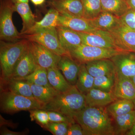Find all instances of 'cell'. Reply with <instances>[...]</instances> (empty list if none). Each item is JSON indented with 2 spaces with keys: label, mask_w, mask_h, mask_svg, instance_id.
I'll return each mask as SVG.
<instances>
[{
  "label": "cell",
  "mask_w": 135,
  "mask_h": 135,
  "mask_svg": "<svg viewBox=\"0 0 135 135\" xmlns=\"http://www.w3.org/2000/svg\"><path fill=\"white\" fill-rule=\"evenodd\" d=\"M38 66L29 44L28 47L18 61L12 74L9 78L23 79L33 72Z\"/></svg>",
  "instance_id": "cell-12"
},
{
  "label": "cell",
  "mask_w": 135,
  "mask_h": 135,
  "mask_svg": "<svg viewBox=\"0 0 135 135\" xmlns=\"http://www.w3.org/2000/svg\"><path fill=\"white\" fill-rule=\"evenodd\" d=\"M29 47L38 66L46 69L57 67L61 56L35 42L29 41Z\"/></svg>",
  "instance_id": "cell-8"
},
{
  "label": "cell",
  "mask_w": 135,
  "mask_h": 135,
  "mask_svg": "<svg viewBox=\"0 0 135 135\" xmlns=\"http://www.w3.org/2000/svg\"><path fill=\"white\" fill-rule=\"evenodd\" d=\"M11 1L14 3H29V0H10Z\"/></svg>",
  "instance_id": "cell-43"
},
{
  "label": "cell",
  "mask_w": 135,
  "mask_h": 135,
  "mask_svg": "<svg viewBox=\"0 0 135 135\" xmlns=\"http://www.w3.org/2000/svg\"><path fill=\"white\" fill-rule=\"evenodd\" d=\"M125 1H126V0H125Z\"/></svg>",
  "instance_id": "cell-45"
},
{
  "label": "cell",
  "mask_w": 135,
  "mask_h": 135,
  "mask_svg": "<svg viewBox=\"0 0 135 135\" xmlns=\"http://www.w3.org/2000/svg\"><path fill=\"white\" fill-rule=\"evenodd\" d=\"M27 133V131L22 132H15L11 131L7 128L4 127L1 130V135H24Z\"/></svg>",
  "instance_id": "cell-38"
},
{
  "label": "cell",
  "mask_w": 135,
  "mask_h": 135,
  "mask_svg": "<svg viewBox=\"0 0 135 135\" xmlns=\"http://www.w3.org/2000/svg\"><path fill=\"white\" fill-rule=\"evenodd\" d=\"M102 11L112 13L119 18L130 9L125 0H101Z\"/></svg>",
  "instance_id": "cell-28"
},
{
  "label": "cell",
  "mask_w": 135,
  "mask_h": 135,
  "mask_svg": "<svg viewBox=\"0 0 135 135\" xmlns=\"http://www.w3.org/2000/svg\"><path fill=\"white\" fill-rule=\"evenodd\" d=\"M131 79L132 80V81L134 83V85L135 86V75L134 76H133V77L131 78Z\"/></svg>",
  "instance_id": "cell-44"
},
{
  "label": "cell",
  "mask_w": 135,
  "mask_h": 135,
  "mask_svg": "<svg viewBox=\"0 0 135 135\" xmlns=\"http://www.w3.org/2000/svg\"><path fill=\"white\" fill-rule=\"evenodd\" d=\"M87 70L94 77L116 74L115 66L110 59H104L85 63Z\"/></svg>",
  "instance_id": "cell-19"
},
{
  "label": "cell",
  "mask_w": 135,
  "mask_h": 135,
  "mask_svg": "<svg viewBox=\"0 0 135 135\" xmlns=\"http://www.w3.org/2000/svg\"><path fill=\"white\" fill-rule=\"evenodd\" d=\"M83 8V18L94 19L102 12L101 0H81Z\"/></svg>",
  "instance_id": "cell-30"
},
{
  "label": "cell",
  "mask_w": 135,
  "mask_h": 135,
  "mask_svg": "<svg viewBox=\"0 0 135 135\" xmlns=\"http://www.w3.org/2000/svg\"><path fill=\"white\" fill-rule=\"evenodd\" d=\"M15 12L18 13L22 20L23 27L20 33L24 34L33 26L35 23V17L31 9L29 3H19L14 4Z\"/></svg>",
  "instance_id": "cell-23"
},
{
  "label": "cell",
  "mask_w": 135,
  "mask_h": 135,
  "mask_svg": "<svg viewBox=\"0 0 135 135\" xmlns=\"http://www.w3.org/2000/svg\"><path fill=\"white\" fill-rule=\"evenodd\" d=\"M47 3L60 15L83 18L81 0H48Z\"/></svg>",
  "instance_id": "cell-13"
},
{
  "label": "cell",
  "mask_w": 135,
  "mask_h": 135,
  "mask_svg": "<svg viewBox=\"0 0 135 135\" xmlns=\"http://www.w3.org/2000/svg\"><path fill=\"white\" fill-rule=\"evenodd\" d=\"M1 91H9L25 97L34 98L30 83L24 79H1Z\"/></svg>",
  "instance_id": "cell-15"
},
{
  "label": "cell",
  "mask_w": 135,
  "mask_h": 135,
  "mask_svg": "<svg viewBox=\"0 0 135 135\" xmlns=\"http://www.w3.org/2000/svg\"><path fill=\"white\" fill-rule=\"evenodd\" d=\"M86 106L85 95L74 85L65 92L59 93L42 109L58 112L74 119L75 114Z\"/></svg>",
  "instance_id": "cell-2"
},
{
  "label": "cell",
  "mask_w": 135,
  "mask_h": 135,
  "mask_svg": "<svg viewBox=\"0 0 135 135\" xmlns=\"http://www.w3.org/2000/svg\"><path fill=\"white\" fill-rule=\"evenodd\" d=\"M115 77L116 74L94 77V88L104 92H112L115 83Z\"/></svg>",
  "instance_id": "cell-32"
},
{
  "label": "cell",
  "mask_w": 135,
  "mask_h": 135,
  "mask_svg": "<svg viewBox=\"0 0 135 135\" xmlns=\"http://www.w3.org/2000/svg\"><path fill=\"white\" fill-rule=\"evenodd\" d=\"M1 79L9 78L15 66L29 46V41L22 39L15 42L1 41L0 43Z\"/></svg>",
  "instance_id": "cell-3"
},
{
  "label": "cell",
  "mask_w": 135,
  "mask_h": 135,
  "mask_svg": "<svg viewBox=\"0 0 135 135\" xmlns=\"http://www.w3.org/2000/svg\"><path fill=\"white\" fill-rule=\"evenodd\" d=\"M88 20L94 28L109 32L121 23L119 18L106 11H102L97 17Z\"/></svg>",
  "instance_id": "cell-21"
},
{
  "label": "cell",
  "mask_w": 135,
  "mask_h": 135,
  "mask_svg": "<svg viewBox=\"0 0 135 135\" xmlns=\"http://www.w3.org/2000/svg\"><path fill=\"white\" fill-rule=\"evenodd\" d=\"M94 77L88 71L85 64H81L75 86L80 92L86 94L94 88Z\"/></svg>",
  "instance_id": "cell-29"
},
{
  "label": "cell",
  "mask_w": 135,
  "mask_h": 135,
  "mask_svg": "<svg viewBox=\"0 0 135 135\" xmlns=\"http://www.w3.org/2000/svg\"><path fill=\"white\" fill-rule=\"evenodd\" d=\"M30 1L34 5L36 6H41L43 5L46 2V0H30Z\"/></svg>",
  "instance_id": "cell-40"
},
{
  "label": "cell",
  "mask_w": 135,
  "mask_h": 135,
  "mask_svg": "<svg viewBox=\"0 0 135 135\" xmlns=\"http://www.w3.org/2000/svg\"><path fill=\"white\" fill-rule=\"evenodd\" d=\"M112 92L117 99H135V86L131 78L116 73Z\"/></svg>",
  "instance_id": "cell-14"
},
{
  "label": "cell",
  "mask_w": 135,
  "mask_h": 135,
  "mask_svg": "<svg viewBox=\"0 0 135 135\" xmlns=\"http://www.w3.org/2000/svg\"><path fill=\"white\" fill-rule=\"evenodd\" d=\"M122 52L118 49L103 48L82 44L69 52L70 55L80 64L93 60L110 59Z\"/></svg>",
  "instance_id": "cell-6"
},
{
  "label": "cell",
  "mask_w": 135,
  "mask_h": 135,
  "mask_svg": "<svg viewBox=\"0 0 135 135\" xmlns=\"http://www.w3.org/2000/svg\"><path fill=\"white\" fill-rule=\"evenodd\" d=\"M133 101L134 104V110H135V99L133 100ZM126 135H135V123L133 128L126 134Z\"/></svg>",
  "instance_id": "cell-42"
},
{
  "label": "cell",
  "mask_w": 135,
  "mask_h": 135,
  "mask_svg": "<svg viewBox=\"0 0 135 135\" xmlns=\"http://www.w3.org/2000/svg\"><path fill=\"white\" fill-rule=\"evenodd\" d=\"M81 64L74 60L70 55L62 56L57 67L70 84L75 85Z\"/></svg>",
  "instance_id": "cell-17"
},
{
  "label": "cell",
  "mask_w": 135,
  "mask_h": 135,
  "mask_svg": "<svg viewBox=\"0 0 135 135\" xmlns=\"http://www.w3.org/2000/svg\"><path fill=\"white\" fill-rule=\"evenodd\" d=\"M120 22L129 29L135 31V9H129L120 18Z\"/></svg>",
  "instance_id": "cell-36"
},
{
  "label": "cell",
  "mask_w": 135,
  "mask_h": 135,
  "mask_svg": "<svg viewBox=\"0 0 135 135\" xmlns=\"http://www.w3.org/2000/svg\"><path fill=\"white\" fill-rule=\"evenodd\" d=\"M0 120H1V126H7L8 127H11L12 128H16L17 127V124L12 122L9 120H7L3 118L1 115L0 116Z\"/></svg>",
  "instance_id": "cell-39"
},
{
  "label": "cell",
  "mask_w": 135,
  "mask_h": 135,
  "mask_svg": "<svg viewBox=\"0 0 135 135\" xmlns=\"http://www.w3.org/2000/svg\"><path fill=\"white\" fill-rule=\"evenodd\" d=\"M112 119L114 135L126 134L133 128L135 123V110Z\"/></svg>",
  "instance_id": "cell-24"
},
{
  "label": "cell",
  "mask_w": 135,
  "mask_h": 135,
  "mask_svg": "<svg viewBox=\"0 0 135 135\" xmlns=\"http://www.w3.org/2000/svg\"><path fill=\"white\" fill-rule=\"evenodd\" d=\"M30 83L45 86H51L48 79L47 70L38 66L30 75L23 78Z\"/></svg>",
  "instance_id": "cell-31"
},
{
  "label": "cell",
  "mask_w": 135,
  "mask_h": 135,
  "mask_svg": "<svg viewBox=\"0 0 135 135\" xmlns=\"http://www.w3.org/2000/svg\"><path fill=\"white\" fill-rule=\"evenodd\" d=\"M70 125L64 122H49L43 128L54 135H66Z\"/></svg>",
  "instance_id": "cell-33"
},
{
  "label": "cell",
  "mask_w": 135,
  "mask_h": 135,
  "mask_svg": "<svg viewBox=\"0 0 135 135\" xmlns=\"http://www.w3.org/2000/svg\"><path fill=\"white\" fill-rule=\"evenodd\" d=\"M30 83L35 98L44 106L50 102L60 93L52 86H45Z\"/></svg>",
  "instance_id": "cell-27"
},
{
  "label": "cell",
  "mask_w": 135,
  "mask_h": 135,
  "mask_svg": "<svg viewBox=\"0 0 135 135\" xmlns=\"http://www.w3.org/2000/svg\"><path fill=\"white\" fill-rule=\"evenodd\" d=\"M105 107L86 106L74 119L81 126L84 135H114L113 121Z\"/></svg>",
  "instance_id": "cell-1"
},
{
  "label": "cell",
  "mask_w": 135,
  "mask_h": 135,
  "mask_svg": "<svg viewBox=\"0 0 135 135\" xmlns=\"http://www.w3.org/2000/svg\"><path fill=\"white\" fill-rule=\"evenodd\" d=\"M109 32L113 37L118 50L135 53V31L121 22Z\"/></svg>",
  "instance_id": "cell-9"
},
{
  "label": "cell",
  "mask_w": 135,
  "mask_h": 135,
  "mask_svg": "<svg viewBox=\"0 0 135 135\" xmlns=\"http://www.w3.org/2000/svg\"><path fill=\"white\" fill-rule=\"evenodd\" d=\"M59 15L57 11L50 8L41 20L36 22L31 28L23 35L32 34L44 29L56 27L58 26Z\"/></svg>",
  "instance_id": "cell-22"
},
{
  "label": "cell",
  "mask_w": 135,
  "mask_h": 135,
  "mask_svg": "<svg viewBox=\"0 0 135 135\" xmlns=\"http://www.w3.org/2000/svg\"><path fill=\"white\" fill-rule=\"evenodd\" d=\"M56 29L61 46L69 54L71 50L82 44V39L78 32L62 26H58Z\"/></svg>",
  "instance_id": "cell-16"
},
{
  "label": "cell",
  "mask_w": 135,
  "mask_h": 135,
  "mask_svg": "<svg viewBox=\"0 0 135 135\" xmlns=\"http://www.w3.org/2000/svg\"><path fill=\"white\" fill-rule=\"evenodd\" d=\"M115 66L116 73L131 78L135 75V53L122 51L110 58Z\"/></svg>",
  "instance_id": "cell-11"
},
{
  "label": "cell",
  "mask_w": 135,
  "mask_h": 135,
  "mask_svg": "<svg viewBox=\"0 0 135 135\" xmlns=\"http://www.w3.org/2000/svg\"><path fill=\"white\" fill-rule=\"evenodd\" d=\"M15 12L14 4L10 0H1L0 2V39L5 42H15L22 39L12 20Z\"/></svg>",
  "instance_id": "cell-5"
},
{
  "label": "cell",
  "mask_w": 135,
  "mask_h": 135,
  "mask_svg": "<svg viewBox=\"0 0 135 135\" xmlns=\"http://www.w3.org/2000/svg\"><path fill=\"white\" fill-rule=\"evenodd\" d=\"M106 109L112 118L128 113L134 110L132 100L118 99L106 107Z\"/></svg>",
  "instance_id": "cell-26"
},
{
  "label": "cell",
  "mask_w": 135,
  "mask_h": 135,
  "mask_svg": "<svg viewBox=\"0 0 135 135\" xmlns=\"http://www.w3.org/2000/svg\"><path fill=\"white\" fill-rule=\"evenodd\" d=\"M22 39L38 42L61 56L70 55L61 46L56 27L44 29L32 34L23 35Z\"/></svg>",
  "instance_id": "cell-7"
},
{
  "label": "cell",
  "mask_w": 135,
  "mask_h": 135,
  "mask_svg": "<svg viewBox=\"0 0 135 135\" xmlns=\"http://www.w3.org/2000/svg\"><path fill=\"white\" fill-rule=\"evenodd\" d=\"M58 26L66 27L75 31L81 32H91L97 29L90 25L88 20L84 18L71 16L60 14L58 18Z\"/></svg>",
  "instance_id": "cell-20"
},
{
  "label": "cell",
  "mask_w": 135,
  "mask_h": 135,
  "mask_svg": "<svg viewBox=\"0 0 135 135\" xmlns=\"http://www.w3.org/2000/svg\"><path fill=\"white\" fill-rule=\"evenodd\" d=\"M31 120L35 121L42 128L50 122L48 114L47 111L39 109L29 111Z\"/></svg>",
  "instance_id": "cell-34"
},
{
  "label": "cell",
  "mask_w": 135,
  "mask_h": 135,
  "mask_svg": "<svg viewBox=\"0 0 135 135\" xmlns=\"http://www.w3.org/2000/svg\"><path fill=\"white\" fill-rule=\"evenodd\" d=\"M130 8L135 9V0H126Z\"/></svg>",
  "instance_id": "cell-41"
},
{
  "label": "cell",
  "mask_w": 135,
  "mask_h": 135,
  "mask_svg": "<svg viewBox=\"0 0 135 135\" xmlns=\"http://www.w3.org/2000/svg\"><path fill=\"white\" fill-rule=\"evenodd\" d=\"M87 106L105 107L118 99L112 92H105L93 88L85 94Z\"/></svg>",
  "instance_id": "cell-18"
},
{
  "label": "cell",
  "mask_w": 135,
  "mask_h": 135,
  "mask_svg": "<svg viewBox=\"0 0 135 135\" xmlns=\"http://www.w3.org/2000/svg\"><path fill=\"white\" fill-rule=\"evenodd\" d=\"M66 135H84V134L80 125L75 122L69 126Z\"/></svg>",
  "instance_id": "cell-37"
},
{
  "label": "cell",
  "mask_w": 135,
  "mask_h": 135,
  "mask_svg": "<svg viewBox=\"0 0 135 135\" xmlns=\"http://www.w3.org/2000/svg\"><path fill=\"white\" fill-rule=\"evenodd\" d=\"M48 114L50 122H64L71 124L76 122L75 120L62 114L53 111H47Z\"/></svg>",
  "instance_id": "cell-35"
},
{
  "label": "cell",
  "mask_w": 135,
  "mask_h": 135,
  "mask_svg": "<svg viewBox=\"0 0 135 135\" xmlns=\"http://www.w3.org/2000/svg\"><path fill=\"white\" fill-rule=\"evenodd\" d=\"M43 105L35 98L28 97L7 91H1L0 108L3 113L14 114L22 111L42 109Z\"/></svg>",
  "instance_id": "cell-4"
},
{
  "label": "cell",
  "mask_w": 135,
  "mask_h": 135,
  "mask_svg": "<svg viewBox=\"0 0 135 135\" xmlns=\"http://www.w3.org/2000/svg\"><path fill=\"white\" fill-rule=\"evenodd\" d=\"M47 70L48 79L51 86L61 93L65 92L71 86L57 67L50 68Z\"/></svg>",
  "instance_id": "cell-25"
},
{
  "label": "cell",
  "mask_w": 135,
  "mask_h": 135,
  "mask_svg": "<svg viewBox=\"0 0 135 135\" xmlns=\"http://www.w3.org/2000/svg\"><path fill=\"white\" fill-rule=\"evenodd\" d=\"M78 33L82 39L83 44L103 48L118 49L113 37L109 31L97 29L91 32Z\"/></svg>",
  "instance_id": "cell-10"
}]
</instances>
